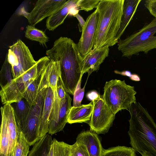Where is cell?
Listing matches in <instances>:
<instances>
[{
  "instance_id": "obj_1",
  "label": "cell",
  "mask_w": 156,
  "mask_h": 156,
  "mask_svg": "<svg viewBox=\"0 0 156 156\" xmlns=\"http://www.w3.org/2000/svg\"><path fill=\"white\" fill-rule=\"evenodd\" d=\"M46 53L50 60L59 62L63 87L67 93L73 95L83 76V57L77 44L70 38L61 37Z\"/></svg>"
},
{
  "instance_id": "obj_2",
  "label": "cell",
  "mask_w": 156,
  "mask_h": 156,
  "mask_svg": "<svg viewBox=\"0 0 156 156\" xmlns=\"http://www.w3.org/2000/svg\"><path fill=\"white\" fill-rule=\"evenodd\" d=\"M129 111L128 134L130 144L136 152L156 156V124L147 110L139 102L133 103Z\"/></svg>"
},
{
  "instance_id": "obj_3",
  "label": "cell",
  "mask_w": 156,
  "mask_h": 156,
  "mask_svg": "<svg viewBox=\"0 0 156 156\" xmlns=\"http://www.w3.org/2000/svg\"><path fill=\"white\" fill-rule=\"evenodd\" d=\"M124 0H101L96 8L98 20L93 49L111 47L118 43Z\"/></svg>"
},
{
  "instance_id": "obj_4",
  "label": "cell",
  "mask_w": 156,
  "mask_h": 156,
  "mask_svg": "<svg viewBox=\"0 0 156 156\" xmlns=\"http://www.w3.org/2000/svg\"><path fill=\"white\" fill-rule=\"evenodd\" d=\"M156 19L154 18L141 29L123 40L119 39L118 49L122 56L131 58L141 52L147 54L156 49Z\"/></svg>"
},
{
  "instance_id": "obj_5",
  "label": "cell",
  "mask_w": 156,
  "mask_h": 156,
  "mask_svg": "<svg viewBox=\"0 0 156 156\" xmlns=\"http://www.w3.org/2000/svg\"><path fill=\"white\" fill-rule=\"evenodd\" d=\"M134 86L127 84L124 80H112L106 82L102 95L104 101L115 114L119 111H129L132 105L136 102Z\"/></svg>"
},
{
  "instance_id": "obj_6",
  "label": "cell",
  "mask_w": 156,
  "mask_h": 156,
  "mask_svg": "<svg viewBox=\"0 0 156 156\" xmlns=\"http://www.w3.org/2000/svg\"><path fill=\"white\" fill-rule=\"evenodd\" d=\"M50 60L47 56L41 58L28 71L1 87L0 95L2 103L11 104L23 98V94L29 85L44 70Z\"/></svg>"
},
{
  "instance_id": "obj_7",
  "label": "cell",
  "mask_w": 156,
  "mask_h": 156,
  "mask_svg": "<svg viewBox=\"0 0 156 156\" xmlns=\"http://www.w3.org/2000/svg\"><path fill=\"white\" fill-rule=\"evenodd\" d=\"M48 87V81L44 80L38 90L35 104L32 106L27 120L19 130L23 134L30 146L33 145L40 140L38 135L39 122L44 104L45 91Z\"/></svg>"
},
{
  "instance_id": "obj_8",
  "label": "cell",
  "mask_w": 156,
  "mask_h": 156,
  "mask_svg": "<svg viewBox=\"0 0 156 156\" xmlns=\"http://www.w3.org/2000/svg\"><path fill=\"white\" fill-rule=\"evenodd\" d=\"M7 54L12 67L13 79L28 71L37 62L28 47L20 39L9 46Z\"/></svg>"
},
{
  "instance_id": "obj_9",
  "label": "cell",
  "mask_w": 156,
  "mask_h": 156,
  "mask_svg": "<svg viewBox=\"0 0 156 156\" xmlns=\"http://www.w3.org/2000/svg\"><path fill=\"white\" fill-rule=\"evenodd\" d=\"M93 108L88 123L90 130L97 134H105L112 126L115 115L100 95L92 101Z\"/></svg>"
},
{
  "instance_id": "obj_10",
  "label": "cell",
  "mask_w": 156,
  "mask_h": 156,
  "mask_svg": "<svg viewBox=\"0 0 156 156\" xmlns=\"http://www.w3.org/2000/svg\"><path fill=\"white\" fill-rule=\"evenodd\" d=\"M66 0H38L30 12H26L24 16L30 25L35 26L47 17H49L62 8Z\"/></svg>"
},
{
  "instance_id": "obj_11",
  "label": "cell",
  "mask_w": 156,
  "mask_h": 156,
  "mask_svg": "<svg viewBox=\"0 0 156 156\" xmlns=\"http://www.w3.org/2000/svg\"><path fill=\"white\" fill-rule=\"evenodd\" d=\"M98 20V12L96 9L87 18L82 30L80 39L77 44L82 56L87 54L93 48Z\"/></svg>"
},
{
  "instance_id": "obj_12",
  "label": "cell",
  "mask_w": 156,
  "mask_h": 156,
  "mask_svg": "<svg viewBox=\"0 0 156 156\" xmlns=\"http://www.w3.org/2000/svg\"><path fill=\"white\" fill-rule=\"evenodd\" d=\"M0 110L1 115L6 120L9 136L8 156H11L13 155L20 131L16 120L14 108L11 104L4 105Z\"/></svg>"
},
{
  "instance_id": "obj_13",
  "label": "cell",
  "mask_w": 156,
  "mask_h": 156,
  "mask_svg": "<svg viewBox=\"0 0 156 156\" xmlns=\"http://www.w3.org/2000/svg\"><path fill=\"white\" fill-rule=\"evenodd\" d=\"M109 47L107 46L98 49H93L83 57V66L82 75L88 73V76L93 72L97 71L100 65L108 57Z\"/></svg>"
},
{
  "instance_id": "obj_14",
  "label": "cell",
  "mask_w": 156,
  "mask_h": 156,
  "mask_svg": "<svg viewBox=\"0 0 156 156\" xmlns=\"http://www.w3.org/2000/svg\"><path fill=\"white\" fill-rule=\"evenodd\" d=\"M54 101V92L51 88L48 87L44 94V101L40 119L38 135L40 139L48 132V122Z\"/></svg>"
},
{
  "instance_id": "obj_15",
  "label": "cell",
  "mask_w": 156,
  "mask_h": 156,
  "mask_svg": "<svg viewBox=\"0 0 156 156\" xmlns=\"http://www.w3.org/2000/svg\"><path fill=\"white\" fill-rule=\"evenodd\" d=\"M76 141L86 146L90 156H102L103 149L95 133L90 130L82 132L78 135Z\"/></svg>"
},
{
  "instance_id": "obj_16",
  "label": "cell",
  "mask_w": 156,
  "mask_h": 156,
  "mask_svg": "<svg viewBox=\"0 0 156 156\" xmlns=\"http://www.w3.org/2000/svg\"><path fill=\"white\" fill-rule=\"evenodd\" d=\"M72 100L69 94L67 93L56 120L48 125V134L52 135L63 129L67 122L68 115L72 107Z\"/></svg>"
},
{
  "instance_id": "obj_17",
  "label": "cell",
  "mask_w": 156,
  "mask_h": 156,
  "mask_svg": "<svg viewBox=\"0 0 156 156\" xmlns=\"http://www.w3.org/2000/svg\"><path fill=\"white\" fill-rule=\"evenodd\" d=\"M78 0H68L65 5L47 19L46 22L47 29L53 31L62 24L69 14L71 9L76 5Z\"/></svg>"
},
{
  "instance_id": "obj_18",
  "label": "cell",
  "mask_w": 156,
  "mask_h": 156,
  "mask_svg": "<svg viewBox=\"0 0 156 156\" xmlns=\"http://www.w3.org/2000/svg\"><path fill=\"white\" fill-rule=\"evenodd\" d=\"M92 101L89 104L82 105L77 107L72 106L69 113L67 123L71 124L76 123H88L93 110Z\"/></svg>"
},
{
  "instance_id": "obj_19",
  "label": "cell",
  "mask_w": 156,
  "mask_h": 156,
  "mask_svg": "<svg viewBox=\"0 0 156 156\" xmlns=\"http://www.w3.org/2000/svg\"><path fill=\"white\" fill-rule=\"evenodd\" d=\"M141 0H124L123 14L120 28L117 35L119 41L132 19Z\"/></svg>"
},
{
  "instance_id": "obj_20",
  "label": "cell",
  "mask_w": 156,
  "mask_h": 156,
  "mask_svg": "<svg viewBox=\"0 0 156 156\" xmlns=\"http://www.w3.org/2000/svg\"><path fill=\"white\" fill-rule=\"evenodd\" d=\"M46 66L30 84L23 94V98L31 106L34 105L36 102L38 90L45 76Z\"/></svg>"
},
{
  "instance_id": "obj_21",
  "label": "cell",
  "mask_w": 156,
  "mask_h": 156,
  "mask_svg": "<svg viewBox=\"0 0 156 156\" xmlns=\"http://www.w3.org/2000/svg\"><path fill=\"white\" fill-rule=\"evenodd\" d=\"M31 107L32 106L23 98L15 102L14 114L19 130L27 120Z\"/></svg>"
},
{
  "instance_id": "obj_22",
  "label": "cell",
  "mask_w": 156,
  "mask_h": 156,
  "mask_svg": "<svg viewBox=\"0 0 156 156\" xmlns=\"http://www.w3.org/2000/svg\"><path fill=\"white\" fill-rule=\"evenodd\" d=\"M52 140L47 133L33 146L28 156H48Z\"/></svg>"
},
{
  "instance_id": "obj_23",
  "label": "cell",
  "mask_w": 156,
  "mask_h": 156,
  "mask_svg": "<svg viewBox=\"0 0 156 156\" xmlns=\"http://www.w3.org/2000/svg\"><path fill=\"white\" fill-rule=\"evenodd\" d=\"M25 36L31 41L38 42L40 44L46 47H47L46 43L49 41V38L44 31L30 25L26 26Z\"/></svg>"
},
{
  "instance_id": "obj_24",
  "label": "cell",
  "mask_w": 156,
  "mask_h": 156,
  "mask_svg": "<svg viewBox=\"0 0 156 156\" xmlns=\"http://www.w3.org/2000/svg\"><path fill=\"white\" fill-rule=\"evenodd\" d=\"M71 145L63 141L52 140L48 156H70Z\"/></svg>"
},
{
  "instance_id": "obj_25",
  "label": "cell",
  "mask_w": 156,
  "mask_h": 156,
  "mask_svg": "<svg viewBox=\"0 0 156 156\" xmlns=\"http://www.w3.org/2000/svg\"><path fill=\"white\" fill-rule=\"evenodd\" d=\"M1 115L0 133V156H8L9 136L6 120Z\"/></svg>"
},
{
  "instance_id": "obj_26",
  "label": "cell",
  "mask_w": 156,
  "mask_h": 156,
  "mask_svg": "<svg viewBox=\"0 0 156 156\" xmlns=\"http://www.w3.org/2000/svg\"><path fill=\"white\" fill-rule=\"evenodd\" d=\"M136 152L132 147L119 146L103 149L102 156H136Z\"/></svg>"
},
{
  "instance_id": "obj_27",
  "label": "cell",
  "mask_w": 156,
  "mask_h": 156,
  "mask_svg": "<svg viewBox=\"0 0 156 156\" xmlns=\"http://www.w3.org/2000/svg\"><path fill=\"white\" fill-rule=\"evenodd\" d=\"M50 68L48 76V86L54 92L56 90L58 80L60 76V62L58 61H50Z\"/></svg>"
},
{
  "instance_id": "obj_28",
  "label": "cell",
  "mask_w": 156,
  "mask_h": 156,
  "mask_svg": "<svg viewBox=\"0 0 156 156\" xmlns=\"http://www.w3.org/2000/svg\"><path fill=\"white\" fill-rule=\"evenodd\" d=\"M13 79L12 67L8 61L6 54L5 59L0 72V85L1 87L9 83Z\"/></svg>"
},
{
  "instance_id": "obj_29",
  "label": "cell",
  "mask_w": 156,
  "mask_h": 156,
  "mask_svg": "<svg viewBox=\"0 0 156 156\" xmlns=\"http://www.w3.org/2000/svg\"><path fill=\"white\" fill-rule=\"evenodd\" d=\"M30 146L23 134L20 132L13 156H28Z\"/></svg>"
},
{
  "instance_id": "obj_30",
  "label": "cell",
  "mask_w": 156,
  "mask_h": 156,
  "mask_svg": "<svg viewBox=\"0 0 156 156\" xmlns=\"http://www.w3.org/2000/svg\"><path fill=\"white\" fill-rule=\"evenodd\" d=\"M101 0H78L76 8L78 10H83L88 11L93 9L97 8Z\"/></svg>"
},
{
  "instance_id": "obj_31",
  "label": "cell",
  "mask_w": 156,
  "mask_h": 156,
  "mask_svg": "<svg viewBox=\"0 0 156 156\" xmlns=\"http://www.w3.org/2000/svg\"><path fill=\"white\" fill-rule=\"evenodd\" d=\"M70 156H90L87 147L83 144L76 141L71 145Z\"/></svg>"
},
{
  "instance_id": "obj_32",
  "label": "cell",
  "mask_w": 156,
  "mask_h": 156,
  "mask_svg": "<svg viewBox=\"0 0 156 156\" xmlns=\"http://www.w3.org/2000/svg\"><path fill=\"white\" fill-rule=\"evenodd\" d=\"M82 78L80 79L73 94V106L77 107L82 105L81 102L83 98L86 84L82 88L81 87Z\"/></svg>"
},
{
  "instance_id": "obj_33",
  "label": "cell",
  "mask_w": 156,
  "mask_h": 156,
  "mask_svg": "<svg viewBox=\"0 0 156 156\" xmlns=\"http://www.w3.org/2000/svg\"><path fill=\"white\" fill-rule=\"evenodd\" d=\"M56 91L59 100L62 101H64L67 93L66 91L63 87L60 76L57 81Z\"/></svg>"
},
{
  "instance_id": "obj_34",
  "label": "cell",
  "mask_w": 156,
  "mask_h": 156,
  "mask_svg": "<svg viewBox=\"0 0 156 156\" xmlns=\"http://www.w3.org/2000/svg\"><path fill=\"white\" fill-rule=\"evenodd\" d=\"M144 5L150 14L156 19V0H146Z\"/></svg>"
},
{
  "instance_id": "obj_35",
  "label": "cell",
  "mask_w": 156,
  "mask_h": 156,
  "mask_svg": "<svg viewBox=\"0 0 156 156\" xmlns=\"http://www.w3.org/2000/svg\"><path fill=\"white\" fill-rule=\"evenodd\" d=\"M99 95L96 91H93L88 93L87 95V97L89 100L92 101L97 98Z\"/></svg>"
},
{
  "instance_id": "obj_36",
  "label": "cell",
  "mask_w": 156,
  "mask_h": 156,
  "mask_svg": "<svg viewBox=\"0 0 156 156\" xmlns=\"http://www.w3.org/2000/svg\"><path fill=\"white\" fill-rule=\"evenodd\" d=\"M76 17L78 21L80 27L81 31L83 28L85 23V21L84 20L83 18L78 13H77L73 16Z\"/></svg>"
},
{
  "instance_id": "obj_37",
  "label": "cell",
  "mask_w": 156,
  "mask_h": 156,
  "mask_svg": "<svg viewBox=\"0 0 156 156\" xmlns=\"http://www.w3.org/2000/svg\"><path fill=\"white\" fill-rule=\"evenodd\" d=\"M114 72L116 74H120L122 76H126L129 77H130L132 75L131 72L128 70L123 71L120 72L115 70L114 71Z\"/></svg>"
},
{
  "instance_id": "obj_38",
  "label": "cell",
  "mask_w": 156,
  "mask_h": 156,
  "mask_svg": "<svg viewBox=\"0 0 156 156\" xmlns=\"http://www.w3.org/2000/svg\"><path fill=\"white\" fill-rule=\"evenodd\" d=\"M130 79L133 81H139L140 80L139 76L136 74H133L130 77Z\"/></svg>"
},
{
  "instance_id": "obj_39",
  "label": "cell",
  "mask_w": 156,
  "mask_h": 156,
  "mask_svg": "<svg viewBox=\"0 0 156 156\" xmlns=\"http://www.w3.org/2000/svg\"><path fill=\"white\" fill-rule=\"evenodd\" d=\"M141 155H142V156H149L147 154H142Z\"/></svg>"
}]
</instances>
